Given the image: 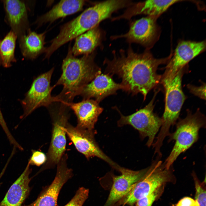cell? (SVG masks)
<instances>
[{"label":"cell","mask_w":206,"mask_h":206,"mask_svg":"<svg viewBox=\"0 0 206 206\" xmlns=\"http://www.w3.org/2000/svg\"><path fill=\"white\" fill-rule=\"evenodd\" d=\"M173 54L161 59L154 58L149 49L143 53H135L130 47L126 52L121 50L113 52L112 60L105 59V73L116 75L121 79L120 83L126 92L132 96L141 94L144 100L148 93L161 82L162 76L157 72L158 66L167 63Z\"/></svg>","instance_id":"6da1fadb"},{"label":"cell","mask_w":206,"mask_h":206,"mask_svg":"<svg viewBox=\"0 0 206 206\" xmlns=\"http://www.w3.org/2000/svg\"><path fill=\"white\" fill-rule=\"evenodd\" d=\"M71 48L70 46L62 63V74L54 86H63L60 93L54 96L56 102L68 105L73 102L84 86L102 73L101 68L95 62L94 52L78 58L73 54Z\"/></svg>","instance_id":"7a4b0ae2"},{"label":"cell","mask_w":206,"mask_h":206,"mask_svg":"<svg viewBox=\"0 0 206 206\" xmlns=\"http://www.w3.org/2000/svg\"><path fill=\"white\" fill-rule=\"evenodd\" d=\"M120 0L99 3L84 11L78 17L62 25L57 36L51 41L49 50L54 52L61 46L96 26L122 7Z\"/></svg>","instance_id":"3957f363"},{"label":"cell","mask_w":206,"mask_h":206,"mask_svg":"<svg viewBox=\"0 0 206 206\" xmlns=\"http://www.w3.org/2000/svg\"><path fill=\"white\" fill-rule=\"evenodd\" d=\"M175 124V130L169 136V142L174 140L175 144L164 162L165 167L168 169L173 166L181 154L197 141L200 129L205 128L206 118L199 110L193 114L187 112L186 116L183 119H179Z\"/></svg>","instance_id":"277c9868"},{"label":"cell","mask_w":206,"mask_h":206,"mask_svg":"<svg viewBox=\"0 0 206 206\" xmlns=\"http://www.w3.org/2000/svg\"><path fill=\"white\" fill-rule=\"evenodd\" d=\"M157 155L143 178L134 184L125 195L117 203L118 205L133 206L140 199L151 193L168 182L174 181L172 166L168 169Z\"/></svg>","instance_id":"5b68a950"},{"label":"cell","mask_w":206,"mask_h":206,"mask_svg":"<svg viewBox=\"0 0 206 206\" xmlns=\"http://www.w3.org/2000/svg\"><path fill=\"white\" fill-rule=\"evenodd\" d=\"M185 69L180 70L170 83L163 85L165 98V110L161 117L162 124L156 141L152 145L156 151L160 150L164 139L170 134V127L176 123L185 99L181 85Z\"/></svg>","instance_id":"8992f818"},{"label":"cell","mask_w":206,"mask_h":206,"mask_svg":"<svg viewBox=\"0 0 206 206\" xmlns=\"http://www.w3.org/2000/svg\"><path fill=\"white\" fill-rule=\"evenodd\" d=\"M54 102L48 108L52 124L50 145L46 155V160L41 170L51 168L57 165L66 150V128L70 117L69 106L58 102Z\"/></svg>","instance_id":"52a82bcc"},{"label":"cell","mask_w":206,"mask_h":206,"mask_svg":"<svg viewBox=\"0 0 206 206\" xmlns=\"http://www.w3.org/2000/svg\"><path fill=\"white\" fill-rule=\"evenodd\" d=\"M156 94L145 107L130 115H124L117 107H114L120 115L117 122L118 126H122L128 124L132 126L138 130L142 139L148 138L146 145L148 147L153 143L155 136L162 124L161 118L153 112L154 102Z\"/></svg>","instance_id":"ba28073f"},{"label":"cell","mask_w":206,"mask_h":206,"mask_svg":"<svg viewBox=\"0 0 206 206\" xmlns=\"http://www.w3.org/2000/svg\"><path fill=\"white\" fill-rule=\"evenodd\" d=\"M53 68L43 73L33 80L31 87L21 101L24 112L21 118H25L36 109L41 106L48 107L55 102L54 96L51 95L54 88L51 86Z\"/></svg>","instance_id":"9c48e42d"},{"label":"cell","mask_w":206,"mask_h":206,"mask_svg":"<svg viewBox=\"0 0 206 206\" xmlns=\"http://www.w3.org/2000/svg\"><path fill=\"white\" fill-rule=\"evenodd\" d=\"M205 49V41L180 42L167 63L165 72L162 76L161 82L163 86L170 83L189 61L203 52Z\"/></svg>","instance_id":"30bf717a"},{"label":"cell","mask_w":206,"mask_h":206,"mask_svg":"<svg viewBox=\"0 0 206 206\" xmlns=\"http://www.w3.org/2000/svg\"><path fill=\"white\" fill-rule=\"evenodd\" d=\"M66 134L76 148L88 159L97 157L106 162L116 169L119 165L106 155L99 146L94 138L96 132L74 126L69 123L66 128Z\"/></svg>","instance_id":"8fae6325"},{"label":"cell","mask_w":206,"mask_h":206,"mask_svg":"<svg viewBox=\"0 0 206 206\" xmlns=\"http://www.w3.org/2000/svg\"><path fill=\"white\" fill-rule=\"evenodd\" d=\"M159 17L148 16L133 22L128 31L117 37H123L130 43H139L149 49L157 41L160 34V28L156 23Z\"/></svg>","instance_id":"7c38bea8"},{"label":"cell","mask_w":206,"mask_h":206,"mask_svg":"<svg viewBox=\"0 0 206 206\" xmlns=\"http://www.w3.org/2000/svg\"><path fill=\"white\" fill-rule=\"evenodd\" d=\"M68 158L67 154H64L56 165V175L51 184L34 201L24 206H57L58 195L62 187L73 176L72 170L67 166Z\"/></svg>","instance_id":"4fadbf2b"},{"label":"cell","mask_w":206,"mask_h":206,"mask_svg":"<svg viewBox=\"0 0 206 206\" xmlns=\"http://www.w3.org/2000/svg\"><path fill=\"white\" fill-rule=\"evenodd\" d=\"M148 167L135 171L119 166L117 169L121 174L113 177V183L108 197L104 206H113L120 201L131 187L144 177Z\"/></svg>","instance_id":"5bb4252c"},{"label":"cell","mask_w":206,"mask_h":206,"mask_svg":"<svg viewBox=\"0 0 206 206\" xmlns=\"http://www.w3.org/2000/svg\"><path fill=\"white\" fill-rule=\"evenodd\" d=\"M112 76L108 74H101L84 86L79 95L83 99L94 98L99 103L109 96L117 94L119 90L126 92V88L120 83L115 82Z\"/></svg>","instance_id":"9a60e30c"},{"label":"cell","mask_w":206,"mask_h":206,"mask_svg":"<svg viewBox=\"0 0 206 206\" xmlns=\"http://www.w3.org/2000/svg\"><path fill=\"white\" fill-rule=\"evenodd\" d=\"M5 11V20L17 38L25 35L30 29L27 7L23 0H3Z\"/></svg>","instance_id":"2e32d148"},{"label":"cell","mask_w":206,"mask_h":206,"mask_svg":"<svg viewBox=\"0 0 206 206\" xmlns=\"http://www.w3.org/2000/svg\"><path fill=\"white\" fill-rule=\"evenodd\" d=\"M77 118V127L89 131H95V124L103 108L99 103L92 99H83L78 103L72 102L68 105Z\"/></svg>","instance_id":"e0dca14e"},{"label":"cell","mask_w":206,"mask_h":206,"mask_svg":"<svg viewBox=\"0 0 206 206\" xmlns=\"http://www.w3.org/2000/svg\"><path fill=\"white\" fill-rule=\"evenodd\" d=\"M30 165L28 163L21 175L11 186L0 202V206H22L30 191Z\"/></svg>","instance_id":"ac0fdd59"},{"label":"cell","mask_w":206,"mask_h":206,"mask_svg":"<svg viewBox=\"0 0 206 206\" xmlns=\"http://www.w3.org/2000/svg\"><path fill=\"white\" fill-rule=\"evenodd\" d=\"M182 1L150 0L140 2L132 5L123 14L115 19H129L134 15L140 14L159 17L173 4Z\"/></svg>","instance_id":"d6986e66"},{"label":"cell","mask_w":206,"mask_h":206,"mask_svg":"<svg viewBox=\"0 0 206 206\" xmlns=\"http://www.w3.org/2000/svg\"><path fill=\"white\" fill-rule=\"evenodd\" d=\"M85 3L84 0H61L48 12L39 17L35 23L39 26L52 23L82 10Z\"/></svg>","instance_id":"ffe728a7"},{"label":"cell","mask_w":206,"mask_h":206,"mask_svg":"<svg viewBox=\"0 0 206 206\" xmlns=\"http://www.w3.org/2000/svg\"><path fill=\"white\" fill-rule=\"evenodd\" d=\"M45 33L38 34L30 29L26 34L18 38L21 53L25 58L34 60L45 52Z\"/></svg>","instance_id":"44dd1931"},{"label":"cell","mask_w":206,"mask_h":206,"mask_svg":"<svg viewBox=\"0 0 206 206\" xmlns=\"http://www.w3.org/2000/svg\"><path fill=\"white\" fill-rule=\"evenodd\" d=\"M102 33L97 26L80 35L75 39L72 53L75 56L90 54L101 43Z\"/></svg>","instance_id":"7402d4cb"},{"label":"cell","mask_w":206,"mask_h":206,"mask_svg":"<svg viewBox=\"0 0 206 206\" xmlns=\"http://www.w3.org/2000/svg\"><path fill=\"white\" fill-rule=\"evenodd\" d=\"M17 38L16 35L11 30L3 39L0 40L1 64L5 68L9 67L12 63L16 61L14 53Z\"/></svg>","instance_id":"603a6c76"},{"label":"cell","mask_w":206,"mask_h":206,"mask_svg":"<svg viewBox=\"0 0 206 206\" xmlns=\"http://www.w3.org/2000/svg\"><path fill=\"white\" fill-rule=\"evenodd\" d=\"M194 180L196 193L195 201L196 206H206V190L204 185L201 183L194 172L192 174Z\"/></svg>","instance_id":"cb8c5ba5"},{"label":"cell","mask_w":206,"mask_h":206,"mask_svg":"<svg viewBox=\"0 0 206 206\" xmlns=\"http://www.w3.org/2000/svg\"><path fill=\"white\" fill-rule=\"evenodd\" d=\"M89 194L88 189L83 187H80L70 201L64 206H82L88 199Z\"/></svg>","instance_id":"d4e9b609"},{"label":"cell","mask_w":206,"mask_h":206,"mask_svg":"<svg viewBox=\"0 0 206 206\" xmlns=\"http://www.w3.org/2000/svg\"><path fill=\"white\" fill-rule=\"evenodd\" d=\"M164 186L154 190L151 193L138 200L135 206H151L153 203L162 194Z\"/></svg>","instance_id":"484cf974"},{"label":"cell","mask_w":206,"mask_h":206,"mask_svg":"<svg viewBox=\"0 0 206 206\" xmlns=\"http://www.w3.org/2000/svg\"><path fill=\"white\" fill-rule=\"evenodd\" d=\"M46 160V156L43 152L32 150V155L29 161L30 165L37 166L44 164Z\"/></svg>","instance_id":"4316f807"},{"label":"cell","mask_w":206,"mask_h":206,"mask_svg":"<svg viewBox=\"0 0 206 206\" xmlns=\"http://www.w3.org/2000/svg\"><path fill=\"white\" fill-rule=\"evenodd\" d=\"M187 88L193 94L201 98L206 99V85L205 83L199 86H196L191 84L187 85Z\"/></svg>","instance_id":"83f0119b"},{"label":"cell","mask_w":206,"mask_h":206,"mask_svg":"<svg viewBox=\"0 0 206 206\" xmlns=\"http://www.w3.org/2000/svg\"><path fill=\"white\" fill-rule=\"evenodd\" d=\"M0 124L5 133L7 136L11 143H14L15 141V139L11 134L8 128L6 125V123L4 120L0 108Z\"/></svg>","instance_id":"f1b7e54d"},{"label":"cell","mask_w":206,"mask_h":206,"mask_svg":"<svg viewBox=\"0 0 206 206\" xmlns=\"http://www.w3.org/2000/svg\"><path fill=\"white\" fill-rule=\"evenodd\" d=\"M175 206H196L195 201L189 197H185L179 201Z\"/></svg>","instance_id":"f546056e"},{"label":"cell","mask_w":206,"mask_h":206,"mask_svg":"<svg viewBox=\"0 0 206 206\" xmlns=\"http://www.w3.org/2000/svg\"><path fill=\"white\" fill-rule=\"evenodd\" d=\"M1 64V57H0V65Z\"/></svg>","instance_id":"4dcf8cb0"}]
</instances>
